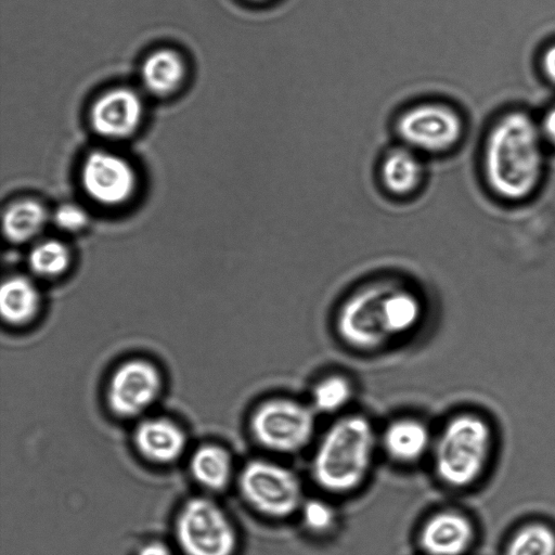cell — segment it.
I'll return each instance as SVG.
<instances>
[{"mask_svg":"<svg viewBox=\"0 0 555 555\" xmlns=\"http://www.w3.org/2000/svg\"><path fill=\"white\" fill-rule=\"evenodd\" d=\"M422 278L402 268H382L357 278L337 296L332 325L337 338L362 352L379 350L414 334L426 321L431 298Z\"/></svg>","mask_w":555,"mask_h":555,"instance_id":"cell-1","label":"cell"},{"mask_svg":"<svg viewBox=\"0 0 555 555\" xmlns=\"http://www.w3.org/2000/svg\"><path fill=\"white\" fill-rule=\"evenodd\" d=\"M542 133L522 113L502 117L483 150V171L491 190L508 201L528 196L543 170Z\"/></svg>","mask_w":555,"mask_h":555,"instance_id":"cell-2","label":"cell"},{"mask_svg":"<svg viewBox=\"0 0 555 555\" xmlns=\"http://www.w3.org/2000/svg\"><path fill=\"white\" fill-rule=\"evenodd\" d=\"M376 444V434L367 417L349 414L338 418L315 447L310 469L313 481L328 493L357 490L371 470Z\"/></svg>","mask_w":555,"mask_h":555,"instance_id":"cell-3","label":"cell"},{"mask_svg":"<svg viewBox=\"0 0 555 555\" xmlns=\"http://www.w3.org/2000/svg\"><path fill=\"white\" fill-rule=\"evenodd\" d=\"M492 447V429L482 417L457 414L446 423L435 441V474L450 488H467L485 473Z\"/></svg>","mask_w":555,"mask_h":555,"instance_id":"cell-4","label":"cell"},{"mask_svg":"<svg viewBox=\"0 0 555 555\" xmlns=\"http://www.w3.org/2000/svg\"><path fill=\"white\" fill-rule=\"evenodd\" d=\"M390 130L393 141L431 160L457 147L464 134V122L448 102L425 98L402 107L395 115Z\"/></svg>","mask_w":555,"mask_h":555,"instance_id":"cell-5","label":"cell"},{"mask_svg":"<svg viewBox=\"0 0 555 555\" xmlns=\"http://www.w3.org/2000/svg\"><path fill=\"white\" fill-rule=\"evenodd\" d=\"M315 412L310 404L285 397L262 401L253 411L249 429L263 449L279 454H295L312 440Z\"/></svg>","mask_w":555,"mask_h":555,"instance_id":"cell-6","label":"cell"},{"mask_svg":"<svg viewBox=\"0 0 555 555\" xmlns=\"http://www.w3.org/2000/svg\"><path fill=\"white\" fill-rule=\"evenodd\" d=\"M242 496L259 514L285 519L298 513L304 489L298 475L289 467L266 459L249 461L240 473Z\"/></svg>","mask_w":555,"mask_h":555,"instance_id":"cell-7","label":"cell"},{"mask_svg":"<svg viewBox=\"0 0 555 555\" xmlns=\"http://www.w3.org/2000/svg\"><path fill=\"white\" fill-rule=\"evenodd\" d=\"M178 542L186 555H233L237 535L223 509L205 498L189 500L176 525Z\"/></svg>","mask_w":555,"mask_h":555,"instance_id":"cell-8","label":"cell"},{"mask_svg":"<svg viewBox=\"0 0 555 555\" xmlns=\"http://www.w3.org/2000/svg\"><path fill=\"white\" fill-rule=\"evenodd\" d=\"M374 180L387 199L393 203L413 202L428 188L429 160L412 149L391 141L376 158Z\"/></svg>","mask_w":555,"mask_h":555,"instance_id":"cell-9","label":"cell"},{"mask_svg":"<svg viewBox=\"0 0 555 555\" xmlns=\"http://www.w3.org/2000/svg\"><path fill=\"white\" fill-rule=\"evenodd\" d=\"M80 182L89 198L103 206L127 203L138 188L134 166L113 151L98 149L82 162Z\"/></svg>","mask_w":555,"mask_h":555,"instance_id":"cell-10","label":"cell"},{"mask_svg":"<svg viewBox=\"0 0 555 555\" xmlns=\"http://www.w3.org/2000/svg\"><path fill=\"white\" fill-rule=\"evenodd\" d=\"M160 387V375L152 363L145 360L127 361L109 379L108 405L117 415L135 416L154 402Z\"/></svg>","mask_w":555,"mask_h":555,"instance_id":"cell-11","label":"cell"},{"mask_svg":"<svg viewBox=\"0 0 555 555\" xmlns=\"http://www.w3.org/2000/svg\"><path fill=\"white\" fill-rule=\"evenodd\" d=\"M144 114L142 96L129 87H116L102 93L90 109V124L99 135L111 140L131 137Z\"/></svg>","mask_w":555,"mask_h":555,"instance_id":"cell-12","label":"cell"},{"mask_svg":"<svg viewBox=\"0 0 555 555\" xmlns=\"http://www.w3.org/2000/svg\"><path fill=\"white\" fill-rule=\"evenodd\" d=\"M475 539L470 519L455 511H441L423 524L418 541L428 555H463Z\"/></svg>","mask_w":555,"mask_h":555,"instance_id":"cell-13","label":"cell"},{"mask_svg":"<svg viewBox=\"0 0 555 555\" xmlns=\"http://www.w3.org/2000/svg\"><path fill=\"white\" fill-rule=\"evenodd\" d=\"M386 455L398 464H412L429 450L431 436L427 425L415 417H400L390 422L382 435Z\"/></svg>","mask_w":555,"mask_h":555,"instance_id":"cell-14","label":"cell"},{"mask_svg":"<svg viewBox=\"0 0 555 555\" xmlns=\"http://www.w3.org/2000/svg\"><path fill=\"white\" fill-rule=\"evenodd\" d=\"M134 442L146 459L157 463H169L183 452L185 435L176 423L163 417H153L139 424Z\"/></svg>","mask_w":555,"mask_h":555,"instance_id":"cell-15","label":"cell"},{"mask_svg":"<svg viewBox=\"0 0 555 555\" xmlns=\"http://www.w3.org/2000/svg\"><path fill=\"white\" fill-rule=\"evenodd\" d=\"M49 218V211L40 201L31 197L20 198L3 210V234L15 244L30 242L44 230Z\"/></svg>","mask_w":555,"mask_h":555,"instance_id":"cell-16","label":"cell"},{"mask_svg":"<svg viewBox=\"0 0 555 555\" xmlns=\"http://www.w3.org/2000/svg\"><path fill=\"white\" fill-rule=\"evenodd\" d=\"M41 305L40 292L35 282L25 275H12L0 288L2 319L11 325L30 322Z\"/></svg>","mask_w":555,"mask_h":555,"instance_id":"cell-17","label":"cell"},{"mask_svg":"<svg viewBox=\"0 0 555 555\" xmlns=\"http://www.w3.org/2000/svg\"><path fill=\"white\" fill-rule=\"evenodd\" d=\"M141 81L155 95L177 90L185 77V63L179 52L164 48L152 52L141 66Z\"/></svg>","mask_w":555,"mask_h":555,"instance_id":"cell-18","label":"cell"},{"mask_svg":"<svg viewBox=\"0 0 555 555\" xmlns=\"http://www.w3.org/2000/svg\"><path fill=\"white\" fill-rule=\"evenodd\" d=\"M191 470L195 479L206 488L221 490L231 479L232 460L222 447L205 444L193 453Z\"/></svg>","mask_w":555,"mask_h":555,"instance_id":"cell-19","label":"cell"},{"mask_svg":"<svg viewBox=\"0 0 555 555\" xmlns=\"http://www.w3.org/2000/svg\"><path fill=\"white\" fill-rule=\"evenodd\" d=\"M310 406L315 413L334 414L345 409L353 397V385L344 375L331 374L312 387Z\"/></svg>","mask_w":555,"mask_h":555,"instance_id":"cell-20","label":"cell"},{"mask_svg":"<svg viewBox=\"0 0 555 555\" xmlns=\"http://www.w3.org/2000/svg\"><path fill=\"white\" fill-rule=\"evenodd\" d=\"M70 251L56 238L37 242L28 254V266L38 276L52 279L64 273L70 264Z\"/></svg>","mask_w":555,"mask_h":555,"instance_id":"cell-21","label":"cell"},{"mask_svg":"<svg viewBox=\"0 0 555 555\" xmlns=\"http://www.w3.org/2000/svg\"><path fill=\"white\" fill-rule=\"evenodd\" d=\"M504 555H555V531L542 522L527 524L511 538Z\"/></svg>","mask_w":555,"mask_h":555,"instance_id":"cell-22","label":"cell"},{"mask_svg":"<svg viewBox=\"0 0 555 555\" xmlns=\"http://www.w3.org/2000/svg\"><path fill=\"white\" fill-rule=\"evenodd\" d=\"M298 513L304 527L314 534H326L337 525L336 509L321 499H305Z\"/></svg>","mask_w":555,"mask_h":555,"instance_id":"cell-23","label":"cell"},{"mask_svg":"<svg viewBox=\"0 0 555 555\" xmlns=\"http://www.w3.org/2000/svg\"><path fill=\"white\" fill-rule=\"evenodd\" d=\"M52 221L62 231L78 232L87 227L89 215L78 204L64 203L53 211Z\"/></svg>","mask_w":555,"mask_h":555,"instance_id":"cell-24","label":"cell"},{"mask_svg":"<svg viewBox=\"0 0 555 555\" xmlns=\"http://www.w3.org/2000/svg\"><path fill=\"white\" fill-rule=\"evenodd\" d=\"M540 130L542 137L555 145V107L545 115Z\"/></svg>","mask_w":555,"mask_h":555,"instance_id":"cell-25","label":"cell"},{"mask_svg":"<svg viewBox=\"0 0 555 555\" xmlns=\"http://www.w3.org/2000/svg\"><path fill=\"white\" fill-rule=\"evenodd\" d=\"M139 555H172L171 551L160 542H152L144 545Z\"/></svg>","mask_w":555,"mask_h":555,"instance_id":"cell-26","label":"cell"},{"mask_svg":"<svg viewBox=\"0 0 555 555\" xmlns=\"http://www.w3.org/2000/svg\"><path fill=\"white\" fill-rule=\"evenodd\" d=\"M543 65L548 78L555 82V46L551 47L543 60Z\"/></svg>","mask_w":555,"mask_h":555,"instance_id":"cell-27","label":"cell"},{"mask_svg":"<svg viewBox=\"0 0 555 555\" xmlns=\"http://www.w3.org/2000/svg\"><path fill=\"white\" fill-rule=\"evenodd\" d=\"M243 1L251 7H266V5L276 2L279 0H243Z\"/></svg>","mask_w":555,"mask_h":555,"instance_id":"cell-28","label":"cell"}]
</instances>
